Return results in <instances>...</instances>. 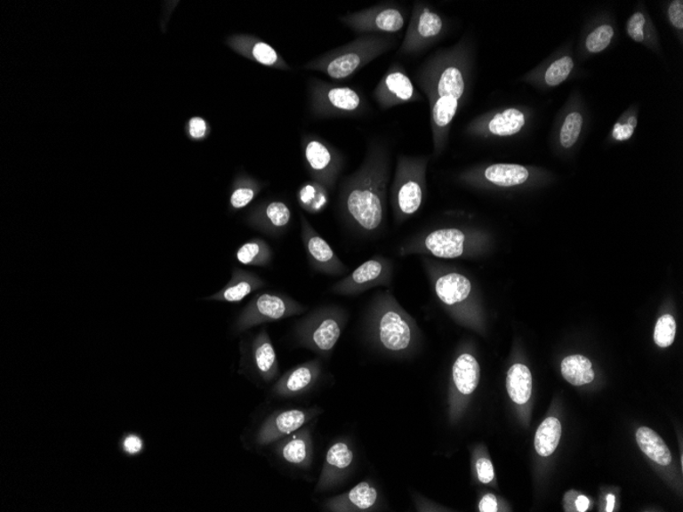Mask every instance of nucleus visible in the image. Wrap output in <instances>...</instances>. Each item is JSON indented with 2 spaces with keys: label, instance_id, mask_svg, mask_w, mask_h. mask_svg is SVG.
Here are the masks:
<instances>
[{
  "label": "nucleus",
  "instance_id": "obj_1",
  "mask_svg": "<svg viewBox=\"0 0 683 512\" xmlns=\"http://www.w3.org/2000/svg\"><path fill=\"white\" fill-rule=\"evenodd\" d=\"M390 162L385 143L372 141L360 168L341 184L340 215L360 235H375L384 227Z\"/></svg>",
  "mask_w": 683,
  "mask_h": 512
},
{
  "label": "nucleus",
  "instance_id": "obj_2",
  "mask_svg": "<svg viewBox=\"0 0 683 512\" xmlns=\"http://www.w3.org/2000/svg\"><path fill=\"white\" fill-rule=\"evenodd\" d=\"M414 77L429 101L434 153L440 155L466 88L464 74L455 59L438 52L425 60Z\"/></svg>",
  "mask_w": 683,
  "mask_h": 512
},
{
  "label": "nucleus",
  "instance_id": "obj_3",
  "mask_svg": "<svg viewBox=\"0 0 683 512\" xmlns=\"http://www.w3.org/2000/svg\"><path fill=\"white\" fill-rule=\"evenodd\" d=\"M367 332L378 349L392 355H407L419 341L418 325L389 291L374 300Z\"/></svg>",
  "mask_w": 683,
  "mask_h": 512
},
{
  "label": "nucleus",
  "instance_id": "obj_4",
  "mask_svg": "<svg viewBox=\"0 0 683 512\" xmlns=\"http://www.w3.org/2000/svg\"><path fill=\"white\" fill-rule=\"evenodd\" d=\"M395 45L396 39L391 36L361 34L351 43L309 60L302 69L322 72L333 80H345Z\"/></svg>",
  "mask_w": 683,
  "mask_h": 512
},
{
  "label": "nucleus",
  "instance_id": "obj_5",
  "mask_svg": "<svg viewBox=\"0 0 683 512\" xmlns=\"http://www.w3.org/2000/svg\"><path fill=\"white\" fill-rule=\"evenodd\" d=\"M430 156H398L391 188L394 221L406 222L418 213L425 200Z\"/></svg>",
  "mask_w": 683,
  "mask_h": 512
},
{
  "label": "nucleus",
  "instance_id": "obj_6",
  "mask_svg": "<svg viewBox=\"0 0 683 512\" xmlns=\"http://www.w3.org/2000/svg\"><path fill=\"white\" fill-rule=\"evenodd\" d=\"M309 88V110L316 118H358L367 111L364 95L352 87L312 79Z\"/></svg>",
  "mask_w": 683,
  "mask_h": 512
},
{
  "label": "nucleus",
  "instance_id": "obj_7",
  "mask_svg": "<svg viewBox=\"0 0 683 512\" xmlns=\"http://www.w3.org/2000/svg\"><path fill=\"white\" fill-rule=\"evenodd\" d=\"M347 322L339 308H323L310 314L296 327L298 343L322 356H330L337 345Z\"/></svg>",
  "mask_w": 683,
  "mask_h": 512
},
{
  "label": "nucleus",
  "instance_id": "obj_8",
  "mask_svg": "<svg viewBox=\"0 0 683 512\" xmlns=\"http://www.w3.org/2000/svg\"><path fill=\"white\" fill-rule=\"evenodd\" d=\"M305 307L282 293L264 292L258 293L238 316L235 324L237 333L244 332L263 324L300 316Z\"/></svg>",
  "mask_w": 683,
  "mask_h": 512
},
{
  "label": "nucleus",
  "instance_id": "obj_9",
  "mask_svg": "<svg viewBox=\"0 0 683 512\" xmlns=\"http://www.w3.org/2000/svg\"><path fill=\"white\" fill-rule=\"evenodd\" d=\"M468 236L459 228H438L421 234L400 245L401 257L422 255L440 259L462 257L468 250Z\"/></svg>",
  "mask_w": 683,
  "mask_h": 512
},
{
  "label": "nucleus",
  "instance_id": "obj_10",
  "mask_svg": "<svg viewBox=\"0 0 683 512\" xmlns=\"http://www.w3.org/2000/svg\"><path fill=\"white\" fill-rule=\"evenodd\" d=\"M301 143L305 166L312 180L322 184L331 193L344 168L343 155L317 135L305 134Z\"/></svg>",
  "mask_w": 683,
  "mask_h": 512
},
{
  "label": "nucleus",
  "instance_id": "obj_11",
  "mask_svg": "<svg viewBox=\"0 0 683 512\" xmlns=\"http://www.w3.org/2000/svg\"><path fill=\"white\" fill-rule=\"evenodd\" d=\"M406 12L395 3H384L370 9L347 13L340 19L348 28L359 34H391L405 28Z\"/></svg>",
  "mask_w": 683,
  "mask_h": 512
},
{
  "label": "nucleus",
  "instance_id": "obj_12",
  "mask_svg": "<svg viewBox=\"0 0 683 512\" xmlns=\"http://www.w3.org/2000/svg\"><path fill=\"white\" fill-rule=\"evenodd\" d=\"M443 30L444 20L438 12L425 3H414L405 40L398 51L399 56H416L426 51L441 36Z\"/></svg>",
  "mask_w": 683,
  "mask_h": 512
},
{
  "label": "nucleus",
  "instance_id": "obj_13",
  "mask_svg": "<svg viewBox=\"0 0 683 512\" xmlns=\"http://www.w3.org/2000/svg\"><path fill=\"white\" fill-rule=\"evenodd\" d=\"M392 276V261L385 257L375 256L334 284L332 292L344 296L358 295L374 286L390 285Z\"/></svg>",
  "mask_w": 683,
  "mask_h": 512
},
{
  "label": "nucleus",
  "instance_id": "obj_14",
  "mask_svg": "<svg viewBox=\"0 0 683 512\" xmlns=\"http://www.w3.org/2000/svg\"><path fill=\"white\" fill-rule=\"evenodd\" d=\"M374 99L382 110L411 104L422 100V94L415 90L414 82L408 76L405 67L395 61L380 80L373 92Z\"/></svg>",
  "mask_w": 683,
  "mask_h": 512
},
{
  "label": "nucleus",
  "instance_id": "obj_15",
  "mask_svg": "<svg viewBox=\"0 0 683 512\" xmlns=\"http://www.w3.org/2000/svg\"><path fill=\"white\" fill-rule=\"evenodd\" d=\"M320 413L318 408L288 409L273 413L266 420L256 435L258 446H269L301 428Z\"/></svg>",
  "mask_w": 683,
  "mask_h": 512
},
{
  "label": "nucleus",
  "instance_id": "obj_16",
  "mask_svg": "<svg viewBox=\"0 0 683 512\" xmlns=\"http://www.w3.org/2000/svg\"><path fill=\"white\" fill-rule=\"evenodd\" d=\"M301 236L310 265L318 272L327 276H342L348 270L336 252L304 215H301Z\"/></svg>",
  "mask_w": 683,
  "mask_h": 512
},
{
  "label": "nucleus",
  "instance_id": "obj_17",
  "mask_svg": "<svg viewBox=\"0 0 683 512\" xmlns=\"http://www.w3.org/2000/svg\"><path fill=\"white\" fill-rule=\"evenodd\" d=\"M227 45L236 53L257 64L282 71L291 70L277 51L252 34H234L228 37Z\"/></svg>",
  "mask_w": 683,
  "mask_h": 512
},
{
  "label": "nucleus",
  "instance_id": "obj_18",
  "mask_svg": "<svg viewBox=\"0 0 683 512\" xmlns=\"http://www.w3.org/2000/svg\"><path fill=\"white\" fill-rule=\"evenodd\" d=\"M292 212L283 201L265 202L253 209L247 218L251 228L266 235L277 236L290 227Z\"/></svg>",
  "mask_w": 683,
  "mask_h": 512
},
{
  "label": "nucleus",
  "instance_id": "obj_19",
  "mask_svg": "<svg viewBox=\"0 0 683 512\" xmlns=\"http://www.w3.org/2000/svg\"><path fill=\"white\" fill-rule=\"evenodd\" d=\"M322 367L318 360L306 362L293 368L279 379L272 393L279 398H293L309 391L319 378Z\"/></svg>",
  "mask_w": 683,
  "mask_h": 512
},
{
  "label": "nucleus",
  "instance_id": "obj_20",
  "mask_svg": "<svg viewBox=\"0 0 683 512\" xmlns=\"http://www.w3.org/2000/svg\"><path fill=\"white\" fill-rule=\"evenodd\" d=\"M353 461L354 452L350 444L344 441L333 443L327 450L317 491L322 492L332 489L348 473Z\"/></svg>",
  "mask_w": 683,
  "mask_h": 512
},
{
  "label": "nucleus",
  "instance_id": "obj_21",
  "mask_svg": "<svg viewBox=\"0 0 683 512\" xmlns=\"http://www.w3.org/2000/svg\"><path fill=\"white\" fill-rule=\"evenodd\" d=\"M250 364L259 378L271 382L277 378L278 362L275 347L266 330L258 332L250 345Z\"/></svg>",
  "mask_w": 683,
  "mask_h": 512
},
{
  "label": "nucleus",
  "instance_id": "obj_22",
  "mask_svg": "<svg viewBox=\"0 0 683 512\" xmlns=\"http://www.w3.org/2000/svg\"><path fill=\"white\" fill-rule=\"evenodd\" d=\"M379 501L377 488L370 482H361L345 494L332 498L325 503L330 511H370Z\"/></svg>",
  "mask_w": 683,
  "mask_h": 512
},
{
  "label": "nucleus",
  "instance_id": "obj_23",
  "mask_svg": "<svg viewBox=\"0 0 683 512\" xmlns=\"http://www.w3.org/2000/svg\"><path fill=\"white\" fill-rule=\"evenodd\" d=\"M275 452L281 459L298 468L309 467L312 456V443L309 428L298 429L275 443Z\"/></svg>",
  "mask_w": 683,
  "mask_h": 512
},
{
  "label": "nucleus",
  "instance_id": "obj_24",
  "mask_svg": "<svg viewBox=\"0 0 683 512\" xmlns=\"http://www.w3.org/2000/svg\"><path fill=\"white\" fill-rule=\"evenodd\" d=\"M265 282L263 279L255 275L254 272L235 268L234 271H232V276L229 283L225 285L221 291L216 292L215 295L211 296L207 300L228 303H238L242 302L245 298L250 296L252 292L263 288Z\"/></svg>",
  "mask_w": 683,
  "mask_h": 512
},
{
  "label": "nucleus",
  "instance_id": "obj_25",
  "mask_svg": "<svg viewBox=\"0 0 683 512\" xmlns=\"http://www.w3.org/2000/svg\"><path fill=\"white\" fill-rule=\"evenodd\" d=\"M480 365L473 355L463 353L454 362L453 380L456 391L462 396L473 394L480 381Z\"/></svg>",
  "mask_w": 683,
  "mask_h": 512
},
{
  "label": "nucleus",
  "instance_id": "obj_26",
  "mask_svg": "<svg viewBox=\"0 0 683 512\" xmlns=\"http://www.w3.org/2000/svg\"><path fill=\"white\" fill-rule=\"evenodd\" d=\"M485 180L500 188L522 186L529 180L527 168L516 164H494L484 170Z\"/></svg>",
  "mask_w": 683,
  "mask_h": 512
},
{
  "label": "nucleus",
  "instance_id": "obj_27",
  "mask_svg": "<svg viewBox=\"0 0 683 512\" xmlns=\"http://www.w3.org/2000/svg\"><path fill=\"white\" fill-rule=\"evenodd\" d=\"M507 390L511 401L518 405H524L530 400L532 374L527 366L516 364L510 368L507 377Z\"/></svg>",
  "mask_w": 683,
  "mask_h": 512
},
{
  "label": "nucleus",
  "instance_id": "obj_28",
  "mask_svg": "<svg viewBox=\"0 0 683 512\" xmlns=\"http://www.w3.org/2000/svg\"><path fill=\"white\" fill-rule=\"evenodd\" d=\"M265 183L259 181L247 174H241L236 177L232 183L231 193L229 196V204L231 210L240 211L254 201L259 194L261 193Z\"/></svg>",
  "mask_w": 683,
  "mask_h": 512
},
{
  "label": "nucleus",
  "instance_id": "obj_29",
  "mask_svg": "<svg viewBox=\"0 0 683 512\" xmlns=\"http://www.w3.org/2000/svg\"><path fill=\"white\" fill-rule=\"evenodd\" d=\"M639 446L648 459L667 467L672 461V456L663 439L652 428L643 427L637 432Z\"/></svg>",
  "mask_w": 683,
  "mask_h": 512
},
{
  "label": "nucleus",
  "instance_id": "obj_30",
  "mask_svg": "<svg viewBox=\"0 0 683 512\" xmlns=\"http://www.w3.org/2000/svg\"><path fill=\"white\" fill-rule=\"evenodd\" d=\"M525 123L524 113L518 108H510L496 113L488 121L486 128L490 134L503 138V136H511L520 132Z\"/></svg>",
  "mask_w": 683,
  "mask_h": 512
},
{
  "label": "nucleus",
  "instance_id": "obj_31",
  "mask_svg": "<svg viewBox=\"0 0 683 512\" xmlns=\"http://www.w3.org/2000/svg\"><path fill=\"white\" fill-rule=\"evenodd\" d=\"M329 194L322 184L316 181H307L298 189L297 199L301 207L311 214H318L323 212L329 204Z\"/></svg>",
  "mask_w": 683,
  "mask_h": 512
},
{
  "label": "nucleus",
  "instance_id": "obj_32",
  "mask_svg": "<svg viewBox=\"0 0 683 512\" xmlns=\"http://www.w3.org/2000/svg\"><path fill=\"white\" fill-rule=\"evenodd\" d=\"M562 374L566 381L577 387L591 384L594 380L592 364L583 355L566 357L562 362Z\"/></svg>",
  "mask_w": 683,
  "mask_h": 512
},
{
  "label": "nucleus",
  "instance_id": "obj_33",
  "mask_svg": "<svg viewBox=\"0 0 683 512\" xmlns=\"http://www.w3.org/2000/svg\"><path fill=\"white\" fill-rule=\"evenodd\" d=\"M236 257L241 264L266 268L272 260V251L262 238L255 237L242 244Z\"/></svg>",
  "mask_w": 683,
  "mask_h": 512
},
{
  "label": "nucleus",
  "instance_id": "obj_34",
  "mask_svg": "<svg viewBox=\"0 0 683 512\" xmlns=\"http://www.w3.org/2000/svg\"><path fill=\"white\" fill-rule=\"evenodd\" d=\"M562 436L561 422L556 418H549L539 426L534 446L538 455L548 457L556 452Z\"/></svg>",
  "mask_w": 683,
  "mask_h": 512
},
{
  "label": "nucleus",
  "instance_id": "obj_35",
  "mask_svg": "<svg viewBox=\"0 0 683 512\" xmlns=\"http://www.w3.org/2000/svg\"><path fill=\"white\" fill-rule=\"evenodd\" d=\"M676 334V323L673 316H662L655 327L654 340L655 343L661 348L671 347L673 344Z\"/></svg>",
  "mask_w": 683,
  "mask_h": 512
},
{
  "label": "nucleus",
  "instance_id": "obj_36",
  "mask_svg": "<svg viewBox=\"0 0 683 512\" xmlns=\"http://www.w3.org/2000/svg\"><path fill=\"white\" fill-rule=\"evenodd\" d=\"M583 124V116L577 112L571 113L566 118L561 132V143L566 148H572L579 139Z\"/></svg>",
  "mask_w": 683,
  "mask_h": 512
},
{
  "label": "nucleus",
  "instance_id": "obj_37",
  "mask_svg": "<svg viewBox=\"0 0 683 512\" xmlns=\"http://www.w3.org/2000/svg\"><path fill=\"white\" fill-rule=\"evenodd\" d=\"M574 67L573 60L570 57H564L552 63L545 73L546 84L557 86L569 77Z\"/></svg>",
  "mask_w": 683,
  "mask_h": 512
},
{
  "label": "nucleus",
  "instance_id": "obj_38",
  "mask_svg": "<svg viewBox=\"0 0 683 512\" xmlns=\"http://www.w3.org/2000/svg\"><path fill=\"white\" fill-rule=\"evenodd\" d=\"M614 36V30L611 26L604 25L599 27L590 34L586 39V47L590 52L597 53L603 52L611 44Z\"/></svg>",
  "mask_w": 683,
  "mask_h": 512
},
{
  "label": "nucleus",
  "instance_id": "obj_39",
  "mask_svg": "<svg viewBox=\"0 0 683 512\" xmlns=\"http://www.w3.org/2000/svg\"><path fill=\"white\" fill-rule=\"evenodd\" d=\"M186 134L190 140L203 141L209 138L211 126L209 122L199 116L191 117L186 124Z\"/></svg>",
  "mask_w": 683,
  "mask_h": 512
},
{
  "label": "nucleus",
  "instance_id": "obj_40",
  "mask_svg": "<svg viewBox=\"0 0 683 512\" xmlns=\"http://www.w3.org/2000/svg\"><path fill=\"white\" fill-rule=\"evenodd\" d=\"M646 25V18L644 16V13L641 12H635L628 20L627 23V33L628 36H630L634 41H637V43H641V41L645 38V28Z\"/></svg>",
  "mask_w": 683,
  "mask_h": 512
},
{
  "label": "nucleus",
  "instance_id": "obj_41",
  "mask_svg": "<svg viewBox=\"0 0 683 512\" xmlns=\"http://www.w3.org/2000/svg\"><path fill=\"white\" fill-rule=\"evenodd\" d=\"M476 470L478 479L483 484H491L495 479V473L493 462L486 457H481L476 462Z\"/></svg>",
  "mask_w": 683,
  "mask_h": 512
},
{
  "label": "nucleus",
  "instance_id": "obj_42",
  "mask_svg": "<svg viewBox=\"0 0 683 512\" xmlns=\"http://www.w3.org/2000/svg\"><path fill=\"white\" fill-rule=\"evenodd\" d=\"M668 16L671 24L676 27V28H683V3L681 0H679V2H673L671 5L669 6Z\"/></svg>",
  "mask_w": 683,
  "mask_h": 512
},
{
  "label": "nucleus",
  "instance_id": "obj_43",
  "mask_svg": "<svg viewBox=\"0 0 683 512\" xmlns=\"http://www.w3.org/2000/svg\"><path fill=\"white\" fill-rule=\"evenodd\" d=\"M143 448L142 440L139 436L129 435L123 441V449L127 454L135 455L141 452Z\"/></svg>",
  "mask_w": 683,
  "mask_h": 512
},
{
  "label": "nucleus",
  "instance_id": "obj_44",
  "mask_svg": "<svg viewBox=\"0 0 683 512\" xmlns=\"http://www.w3.org/2000/svg\"><path fill=\"white\" fill-rule=\"evenodd\" d=\"M634 129L635 128L631 126L630 123H627V124L624 125L617 123L613 129V138L620 141L630 140L634 132Z\"/></svg>",
  "mask_w": 683,
  "mask_h": 512
},
{
  "label": "nucleus",
  "instance_id": "obj_45",
  "mask_svg": "<svg viewBox=\"0 0 683 512\" xmlns=\"http://www.w3.org/2000/svg\"><path fill=\"white\" fill-rule=\"evenodd\" d=\"M498 507L497 498L494 494H486L482 497L479 503V511L481 512H496L500 511Z\"/></svg>",
  "mask_w": 683,
  "mask_h": 512
},
{
  "label": "nucleus",
  "instance_id": "obj_46",
  "mask_svg": "<svg viewBox=\"0 0 683 512\" xmlns=\"http://www.w3.org/2000/svg\"><path fill=\"white\" fill-rule=\"evenodd\" d=\"M577 511L585 512L590 508V500L586 496L580 495L575 501Z\"/></svg>",
  "mask_w": 683,
  "mask_h": 512
},
{
  "label": "nucleus",
  "instance_id": "obj_47",
  "mask_svg": "<svg viewBox=\"0 0 683 512\" xmlns=\"http://www.w3.org/2000/svg\"><path fill=\"white\" fill-rule=\"evenodd\" d=\"M607 511L611 512L614 510V505H615V496L613 494H609L607 497Z\"/></svg>",
  "mask_w": 683,
  "mask_h": 512
},
{
  "label": "nucleus",
  "instance_id": "obj_48",
  "mask_svg": "<svg viewBox=\"0 0 683 512\" xmlns=\"http://www.w3.org/2000/svg\"><path fill=\"white\" fill-rule=\"evenodd\" d=\"M628 123H630V124H631V126H633L634 128H635V127H637V124H638V121H637V118L631 117V118L630 119V121H628Z\"/></svg>",
  "mask_w": 683,
  "mask_h": 512
}]
</instances>
